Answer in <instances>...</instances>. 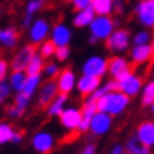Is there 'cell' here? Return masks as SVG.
<instances>
[{
    "instance_id": "1",
    "label": "cell",
    "mask_w": 154,
    "mask_h": 154,
    "mask_svg": "<svg viewBox=\"0 0 154 154\" xmlns=\"http://www.w3.org/2000/svg\"><path fill=\"white\" fill-rule=\"evenodd\" d=\"M131 104V97L126 96L120 90H115V91H110L107 94H104L99 101L96 102L97 110L104 112V113H109L110 116H120L123 115L126 110H128Z\"/></svg>"
},
{
    "instance_id": "2",
    "label": "cell",
    "mask_w": 154,
    "mask_h": 154,
    "mask_svg": "<svg viewBox=\"0 0 154 154\" xmlns=\"http://www.w3.org/2000/svg\"><path fill=\"white\" fill-rule=\"evenodd\" d=\"M116 20L112 17V14H96V17L93 19L91 25L88 27L90 30V36L96 38L97 41H106L112 36L118 27H116Z\"/></svg>"
},
{
    "instance_id": "3",
    "label": "cell",
    "mask_w": 154,
    "mask_h": 154,
    "mask_svg": "<svg viewBox=\"0 0 154 154\" xmlns=\"http://www.w3.org/2000/svg\"><path fill=\"white\" fill-rule=\"evenodd\" d=\"M106 46L109 52H112L113 55H123L124 52H129V49L132 47V33L128 29L118 27L106 41Z\"/></svg>"
},
{
    "instance_id": "4",
    "label": "cell",
    "mask_w": 154,
    "mask_h": 154,
    "mask_svg": "<svg viewBox=\"0 0 154 154\" xmlns=\"http://www.w3.org/2000/svg\"><path fill=\"white\" fill-rule=\"evenodd\" d=\"M51 32H52V24L46 17H35V20L27 30V38H29L30 44L39 46L41 43H44L46 39L51 38Z\"/></svg>"
},
{
    "instance_id": "5",
    "label": "cell",
    "mask_w": 154,
    "mask_h": 154,
    "mask_svg": "<svg viewBox=\"0 0 154 154\" xmlns=\"http://www.w3.org/2000/svg\"><path fill=\"white\" fill-rule=\"evenodd\" d=\"M80 71L82 74L94 75V77L102 79V77L109 75V58L104 57V55H90L82 63Z\"/></svg>"
},
{
    "instance_id": "6",
    "label": "cell",
    "mask_w": 154,
    "mask_h": 154,
    "mask_svg": "<svg viewBox=\"0 0 154 154\" xmlns=\"http://www.w3.org/2000/svg\"><path fill=\"white\" fill-rule=\"evenodd\" d=\"M134 16L140 27L154 29V0H138L134 6Z\"/></svg>"
},
{
    "instance_id": "7",
    "label": "cell",
    "mask_w": 154,
    "mask_h": 154,
    "mask_svg": "<svg viewBox=\"0 0 154 154\" xmlns=\"http://www.w3.org/2000/svg\"><path fill=\"white\" fill-rule=\"evenodd\" d=\"M143 85H145L143 75L135 72V71H131L128 75H124L123 79L118 80V90L123 91L129 97L140 96V93H142V90H143Z\"/></svg>"
},
{
    "instance_id": "8",
    "label": "cell",
    "mask_w": 154,
    "mask_h": 154,
    "mask_svg": "<svg viewBox=\"0 0 154 154\" xmlns=\"http://www.w3.org/2000/svg\"><path fill=\"white\" fill-rule=\"evenodd\" d=\"M55 143H57L55 135L46 129H39L38 132H35L30 140V145L36 154H49L55 148Z\"/></svg>"
},
{
    "instance_id": "9",
    "label": "cell",
    "mask_w": 154,
    "mask_h": 154,
    "mask_svg": "<svg viewBox=\"0 0 154 154\" xmlns=\"http://www.w3.org/2000/svg\"><path fill=\"white\" fill-rule=\"evenodd\" d=\"M60 126L68 132H79L82 123V109L75 106H68L63 113L58 116Z\"/></svg>"
},
{
    "instance_id": "10",
    "label": "cell",
    "mask_w": 154,
    "mask_h": 154,
    "mask_svg": "<svg viewBox=\"0 0 154 154\" xmlns=\"http://www.w3.org/2000/svg\"><path fill=\"white\" fill-rule=\"evenodd\" d=\"M113 128V116L97 110L90 123V134L93 137H104Z\"/></svg>"
},
{
    "instance_id": "11",
    "label": "cell",
    "mask_w": 154,
    "mask_h": 154,
    "mask_svg": "<svg viewBox=\"0 0 154 154\" xmlns=\"http://www.w3.org/2000/svg\"><path fill=\"white\" fill-rule=\"evenodd\" d=\"M132 71V63L129 57L124 55H113L109 58V77L113 80H120Z\"/></svg>"
},
{
    "instance_id": "12",
    "label": "cell",
    "mask_w": 154,
    "mask_h": 154,
    "mask_svg": "<svg viewBox=\"0 0 154 154\" xmlns=\"http://www.w3.org/2000/svg\"><path fill=\"white\" fill-rule=\"evenodd\" d=\"M35 54H36V49L33 47V44H25L17 49L11 58V69L13 71H25Z\"/></svg>"
},
{
    "instance_id": "13",
    "label": "cell",
    "mask_w": 154,
    "mask_h": 154,
    "mask_svg": "<svg viewBox=\"0 0 154 154\" xmlns=\"http://www.w3.org/2000/svg\"><path fill=\"white\" fill-rule=\"evenodd\" d=\"M58 94H60V90L57 87V82L46 79L43 82V85H41V88L38 90V93H36V104L39 107L46 109Z\"/></svg>"
},
{
    "instance_id": "14",
    "label": "cell",
    "mask_w": 154,
    "mask_h": 154,
    "mask_svg": "<svg viewBox=\"0 0 154 154\" xmlns=\"http://www.w3.org/2000/svg\"><path fill=\"white\" fill-rule=\"evenodd\" d=\"M52 43L57 47H65L69 46L72 41V30L71 27L66 25L65 22H57L55 25H52V32H51V38Z\"/></svg>"
},
{
    "instance_id": "15",
    "label": "cell",
    "mask_w": 154,
    "mask_h": 154,
    "mask_svg": "<svg viewBox=\"0 0 154 154\" xmlns=\"http://www.w3.org/2000/svg\"><path fill=\"white\" fill-rule=\"evenodd\" d=\"M129 60L132 63V66H145L152 58V51H151V44H145V46H137L132 44L129 49Z\"/></svg>"
},
{
    "instance_id": "16",
    "label": "cell",
    "mask_w": 154,
    "mask_h": 154,
    "mask_svg": "<svg viewBox=\"0 0 154 154\" xmlns=\"http://www.w3.org/2000/svg\"><path fill=\"white\" fill-rule=\"evenodd\" d=\"M32 99L33 97L25 94L22 91H19L14 94V101H13V104L8 107V110H6V113H8V116L11 118V120H17V118H20L27 110H29L30 104H32Z\"/></svg>"
},
{
    "instance_id": "17",
    "label": "cell",
    "mask_w": 154,
    "mask_h": 154,
    "mask_svg": "<svg viewBox=\"0 0 154 154\" xmlns=\"http://www.w3.org/2000/svg\"><path fill=\"white\" fill-rule=\"evenodd\" d=\"M77 74L74 72V69L71 68H63L60 75L55 79L57 82V87L60 90V93H65V94H71L74 90L77 88Z\"/></svg>"
},
{
    "instance_id": "18",
    "label": "cell",
    "mask_w": 154,
    "mask_h": 154,
    "mask_svg": "<svg viewBox=\"0 0 154 154\" xmlns=\"http://www.w3.org/2000/svg\"><path fill=\"white\" fill-rule=\"evenodd\" d=\"M101 85H102V79H99V77L82 74V75H79V79H77V88L75 90L79 94L87 97L90 94H93Z\"/></svg>"
},
{
    "instance_id": "19",
    "label": "cell",
    "mask_w": 154,
    "mask_h": 154,
    "mask_svg": "<svg viewBox=\"0 0 154 154\" xmlns=\"http://www.w3.org/2000/svg\"><path fill=\"white\" fill-rule=\"evenodd\" d=\"M19 46V32L16 27L8 25L0 29V47L5 51H14Z\"/></svg>"
},
{
    "instance_id": "20",
    "label": "cell",
    "mask_w": 154,
    "mask_h": 154,
    "mask_svg": "<svg viewBox=\"0 0 154 154\" xmlns=\"http://www.w3.org/2000/svg\"><path fill=\"white\" fill-rule=\"evenodd\" d=\"M135 135L143 145L152 148L154 146V120H145L140 123L135 129Z\"/></svg>"
},
{
    "instance_id": "21",
    "label": "cell",
    "mask_w": 154,
    "mask_h": 154,
    "mask_svg": "<svg viewBox=\"0 0 154 154\" xmlns=\"http://www.w3.org/2000/svg\"><path fill=\"white\" fill-rule=\"evenodd\" d=\"M68 102H69V94L60 93V94L46 107V115H47L49 118H55V116L58 118V116L63 113V110L68 107Z\"/></svg>"
},
{
    "instance_id": "22",
    "label": "cell",
    "mask_w": 154,
    "mask_h": 154,
    "mask_svg": "<svg viewBox=\"0 0 154 154\" xmlns=\"http://www.w3.org/2000/svg\"><path fill=\"white\" fill-rule=\"evenodd\" d=\"M94 17H96V13H94L93 8L79 10V11H75V14L72 16V25L75 29H88V27L91 25Z\"/></svg>"
},
{
    "instance_id": "23",
    "label": "cell",
    "mask_w": 154,
    "mask_h": 154,
    "mask_svg": "<svg viewBox=\"0 0 154 154\" xmlns=\"http://www.w3.org/2000/svg\"><path fill=\"white\" fill-rule=\"evenodd\" d=\"M124 149L129 151L131 154H151V148H149V146H146V145H143L135 134L131 135L128 140H126Z\"/></svg>"
},
{
    "instance_id": "24",
    "label": "cell",
    "mask_w": 154,
    "mask_h": 154,
    "mask_svg": "<svg viewBox=\"0 0 154 154\" xmlns=\"http://www.w3.org/2000/svg\"><path fill=\"white\" fill-rule=\"evenodd\" d=\"M44 82V77L43 74H36V75H27V80H25V85L22 88V93L29 94V96H36L38 90L41 88Z\"/></svg>"
},
{
    "instance_id": "25",
    "label": "cell",
    "mask_w": 154,
    "mask_h": 154,
    "mask_svg": "<svg viewBox=\"0 0 154 154\" xmlns=\"http://www.w3.org/2000/svg\"><path fill=\"white\" fill-rule=\"evenodd\" d=\"M27 75L29 74L25 71H11V74L8 77V83H10V87L14 93L22 91V88L25 85V80H27Z\"/></svg>"
},
{
    "instance_id": "26",
    "label": "cell",
    "mask_w": 154,
    "mask_h": 154,
    "mask_svg": "<svg viewBox=\"0 0 154 154\" xmlns=\"http://www.w3.org/2000/svg\"><path fill=\"white\" fill-rule=\"evenodd\" d=\"M140 102H142L143 107H148V109L154 104V79L145 82L143 90L140 93Z\"/></svg>"
},
{
    "instance_id": "27",
    "label": "cell",
    "mask_w": 154,
    "mask_h": 154,
    "mask_svg": "<svg viewBox=\"0 0 154 154\" xmlns=\"http://www.w3.org/2000/svg\"><path fill=\"white\" fill-rule=\"evenodd\" d=\"M44 66H46V60L41 57V55L36 52L33 55V58L32 61L29 63V66H27L25 69V72L29 74V75H36V74H43L44 71Z\"/></svg>"
},
{
    "instance_id": "28",
    "label": "cell",
    "mask_w": 154,
    "mask_h": 154,
    "mask_svg": "<svg viewBox=\"0 0 154 154\" xmlns=\"http://www.w3.org/2000/svg\"><path fill=\"white\" fill-rule=\"evenodd\" d=\"M96 14H112L115 13V0H93V6Z\"/></svg>"
},
{
    "instance_id": "29",
    "label": "cell",
    "mask_w": 154,
    "mask_h": 154,
    "mask_svg": "<svg viewBox=\"0 0 154 154\" xmlns=\"http://www.w3.org/2000/svg\"><path fill=\"white\" fill-rule=\"evenodd\" d=\"M16 134V129L10 123L0 121V146L6 143H13V137Z\"/></svg>"
},
{
    "instance_id": "30",
    "label": "cell",
    "mask_w": 154,
    "mask_h": 154,
    "mask_svg": "<svg viewBox=\"0 0 154 154\" xmlns=\"http://www.w3.org/2000/svg\"><path fill=\"white\" fill-rule=\"evenodd\" d=\"M154 38V35L151 33L149 29H140L138 32H135L132 35V44H137V46H145V44H151V41Z\"/></svg>"
},
{
    "instance_id": "31",
    "label": "cell",
    "mask_w": 154,
    "mask_h": 154,
    "mask_svg": "<svg viewBox=\"0 0 154 154\" xmlns=\"http://www.w3.org/2000/svg\"><path fill=\"white\" fill-rule=\"evenodd\" d=\"M61 72V68H60V63L57 60H51V61H46V66H44V71H43V77L47 80H55Z\"/></svg>"
},
{
    "instance_id": "32",
    "label": "cell",
    "mask_w": 154,
    "mask_h": 154,
    "mask_svg": "<svg viewBox=\"0 0 154 154\" xmlns=\"http://www.w3.org/2000/svg\"><path fill=\"white\" fill-rule=\"evenodd\" d=\"M55 51H57V46H55L51 39H46L44 43H41V44L38 46V49H36V52H38L44 60H51V58H54Z\"/></svg>"
},
{
    "instance_id": "33",
    "label": "cell",
    "mask_w": 154,
    "mask_h": 154,
    "mask_svg": "<svg viewBox=\"0 0 154 154\" xmlns=\"http://www.w3.org/2000/svg\"><path fill=\"white\" fill-rule=\"evenodd\" d=\"M44 6H46V0H27L24 14L35 16V14H38L39 11H43Z\"/></svg>"
},
{
    "instance_id": "34",
    "label": "cell",
    "mask_w": 154,
    "mask_h": 154,
    "mask_svg": "<svg viewBox=\"0 0 154 154\" xmlns=\"http://www.w3.org/2000/svg\"><path fill=\"white\" fill-rule=\"evenodd\" d=\"M13 93H14V91L11 90L8 80L0 82V106H3V104H5V102L11 97V94H13Z\"/></svg>"
},
{
    "instance_id": "35",
    "label": "cell",
    "mask_w": 154,
    "mask_h": 154,
    "mask_svg": "<svg viewBox=\"0 0 154 154\" xmlns=\"http://www.w3.org/2000/svg\"><path fill=\"white\" fill-rule=\"evenodd\" d=\"M69 57H71V49H69V46H65V47H57L54 60H57L58 63H66Z\"/></svg>"
},
{
    "instance_id": "36",
    "label": "cell",
    "mask_w": 154,
    "mask_h": 154,
    "mask_svg": "<svg viewBox=\"0 0 154 154\" xmlns=\"http://www.w3.org/2000/svg\"><path fill=\"white\" fill-rule=\"evenodd\" d=\"M11 71H13L11 69V61L5 60V58H0V82L8 80Z\"/></svg>"
},
{
    "instance_id": "37",
    "label": "cell",
    "mask_w": 154,
    "mask_h": 154,
    "mask_svg": "<svg viewBox=\"0 0 154 154\" xmlns=\"http://www.w3.org/2000/svg\"><path fill=\"white\" fill-rule=\"evenodd\" d=\"M71 5H72V8L75 11L87 10V8H91V6H93V0H74Z\"/></svg>"
},
{
    "instance_id": "38",
    "label": "cell",
    "mask_w": 154,
    "mask_h": 154,
    "mask_svg": "<svg viewBox=\"0 0 154 154\" xmlns=\"http://www.w3.org/2000/svg\"><path fill=\"white\" fill-rule=\"evenodd\" d=\"M35 20V16H30V14H24L22 19H20V27L25 30H29V27L32 25V22Z\"/></svg>"
},
{
    "instance_id": "39",
    "label": "cell",
    "mask_w": 154,
    "mask_h": 154,
    "mask_svg": "<svg viewBox=\"0 0 154 154\" xmlns=\"http://www.w3.org/2000/svg\"><path fill=\"white\" fill-rule=\"evenodd\" d=\"M126 11V0H115V13L116 14H123Z\"/></svg>"
},
{
    "instance_id": "40",
    "label": "cell",
    "mask_w": 154,
    "mask_h": 154,
    "mask_svg": "<svg viewBox=\"0 0 154 154\" xmlns=\"http://www.w3.org/2000/svg\"><path fill=\"white\" fill-rule=\"evenodd\" d=\"M80 154H96V145H94V143H91V142L87 143V145L82 148Z\"/></svg>"
},
{
    "instance_id": "41",
    "label": "cell",
    "mask_w": 154,
    "mask_h": 154,
    "mask_svg": "<svg viewBox=\"0 0 154 154\" xmlns=\"http://www.w3.org/2000/svg\"><path fill=\"white\" fill-rule=\"evenodd\" d=\"M109 154H131V152L124 149V145H115Z\"/></svg>"
},
{
    "instance_id": "42",
    "label": "cell",
    "mask_w": 154,
    "mask_h": 154,
    "mask_svg": "<svg viewBox=\"0 0 154 154\" xmlns=\"http://www.w3.org/2000/svg\"><path fill=\"white\" fill-rule=\"evenodd\" d=\"M22 140H24V135H22V132L16 131L14 137H13V143H14V145H19V143H22Z\"/></svg>"
},
{
    "instance_id": "43",
    "label": "cell",
    "mask_w": 154,
    "mask_h": 154,
    "mask_svg": "<svg viewBox=\"0 0 154 154\" xmlns=\"http://www.w3.org/2000/svg\"><path fill=\"white\" fill-rule=\"evenodd\" d=\"M88 43H90V44H96V43H99V41H97L96 38H93V36H90V38H88Z\"/></svg>"
},
{
    "instance_id": "44",
    "label": "cell",
    "mask_w": 154,
    "mask_h": 154,
    "mask_svg": "<svg viewBox=\"0 0 154 154\" xmlns=\"http://www.w3.org/2000/svg\"><path fill=\"white\" fill-rule=\"evenodd\" d=\"M151 51H152V58H154V38L151 41Z\"/></svg>"
},
{
    "instance_id": "45",
    "label": "cell",
    "mask_w": 154,
    "mask_h": 154,
    "mask_svg": "<svg viewBox=\"0 0 154 154\" xmlns=\"http://www.w3.org/2000/svg\"><path fill=\"white\" fill-rule=\"evenodd\" d=\"M149 112H151V113H152V115H154V104H152V106H151V107H149Z\"/></svg>"
},
{
    "instance_id": "46",
    "label": "cell",
    "mask_w": 154,
    "mask_h": 154,
    "mask_svg": "<svg viewBox=\"0 0 154 154\" xmlns=\"http://www.w3.org/2000/svg\"><path fill=\"white\" fill-rule=\"evenodd\" d=\"M63 2H68V3H72L74 0H63Z\"/></svg>"
},
{
    "instance_id": "47",
    "label": "cell",
    "mask_w": 154,
    "mask_h": 154,
    "mask_svg": "<svg viewBox=\"0 0 154 154\" xmlns=\"http://www.w3.org/2000/svg\"><path fill=\"white\" fill-rule=\"evenodd\" d=\"M152 79H154V68H152Z\"/></svg>"
},
{
    "instance_id": "48",
    "label": "cell",
    "mask_w": 154,
    "mask_h": 154,
    "mask_svg": "<svg viewBox=\"0 0 154 154\" xmlns=\"http://www.w3.org/2000/svg\"><path fill=\"white\" fill-rule=\"evenodd\" d=\"M0 13H2V5H0Z\"/></svg>"
},
{
    "instance_id": "49",
    "label": "cell",
    "mask_w": 154,
    "mask_h": 154,
    "mask_svg": "<svg viewBox=\"0 0 154 154\" xmlns=\"http://www.w3.org/2000/svg\"><path fill=\"white\" fill-rule=\"evenodd\" d=\"M151 149H152V152H154V146H152V148H151Z\"/></svg>"
}]
</instances>
